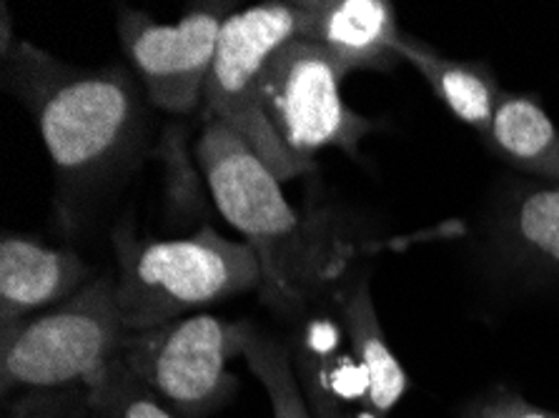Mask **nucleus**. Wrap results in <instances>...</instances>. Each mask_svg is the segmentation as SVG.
Here are the masks:
<instances>
[{
  "mask_svg": "<svg viewBox=\"0 0 559 418\" xmlns=\"http://www.w3.org/2000/svg\"><path fill=\"white\" fill-rule=\"evenodd\" d=\"M5 83L36 123L61 186V208L88 199L133 166L146 108L133 75L118 65H71L28 40L3 61Z\"/></svg>",
  "mask_w": 559,
  "mask_h": 418,
  "instance_id": "obj_1",
  "label": "nucleus"
},
{
  "mask_svg": "<svg viewBox=\"0 0 559 418\" xmlns=\"http://www.w3.org/2000/svg\"><path fill=\"white\" fill-rule=\"evenodd\" d=\"M197 160L216 208L259 255L261 301L282 313L307 309L329 271L326 249L286 199L274 170L222 123L203 128Z\"/></svg>",
  "mask_w": 559,
  "mask_h": 418,
  "instance_id": "obj_2",
  "label": "nucleus"
},
{
  "mask_svg": "<svg viewBox=\"0 0 559 418\" xmlns=\"http://www.w3.org/2000/svg\"><path fill=\"white\" fill-rule=\"evenodd\" d=\"M116 303L126 331H146L186 319L224 298L261 291L264 273L247 241L214 228L174 241L118 236Z\"/></svg>",
  "mask_w": 559,
  "mask_h": 418,
  "instance_id": "obj_3",
  "label": "nucleus"
},
{
  "mask_svg": "<svg viewBox=\"0 0 559 418\" xmlns=\"http://www.w3.org/2000/svg\"><path fill=\"white\" fill-rule=\"evenodd\" d=\"M116 280L96 278L61 306L0 334L3 396L88 389L121 358Z\"/></svg>",
  "mask_w": 559,
  "mask_h": 418,
  "instance_id": "obj_4",
  "label": "nucleus"
},
{
  "mask_svg": "<svg viewBox=\"0 0 559 418\" xmlns=\"http://www.w3.org/2000/svg\"><path fill=\"white\" fill-rule=\"evenodd\" d=\"M296 36H299L296 3H259L234 11L224 23L206 93H203L206 123L231 128L274 170L278 181H292L313 168V164L296 158L278 141L261 98V73L266 61Z\"/></svg>",
  "mask_w": 559,
  "mask_h": 418,
  "instance_id": "obj_5",
  "label": "nucleus"
},
{
  "mask_svg": "<svg viewBox=\"0 0 559 418\" xmlns=\"http://www.w3.org/2000/svg\"><path fill=\"white\" fill-rule=\"evenodd\" d=\"M247 321L197 313L146 331H126L121 361L179 418H209L234 396L228 363L243 356Z\"/></svg>",
  "mask_w": 559,
  "mask_h": 418,
  "instance_id": "obj_6",
  "label": "nucleus"
},
{
  "mask_svg": "<svg viewBox=\"0 0 559 418\" xmlns=\"http://www.w3.org/2000/svg\"><path fill=\"white\" fill-rule=\"evenodd\" d=\"M346 73L317 43L292 38L269 58L261 98L271 128L296 158L313 164L324 148L354 151L374 121L344 104Z\"/></svg>",
  "mask_w": 559,
  "mask_h": 418,
  "instance_id": "obj_7",
  "label": "nucleus"
},
{
  "mask_svg": "<svg viewBox=\"0 0 559 418\" xmlns=\"http://www.w3.org/2000/svg\"><path fill=\"white\" fill-rule=\"evenodd\" d=\"M228 8L199 5L179 23H158L139 11L118 15V38L156 108L186 116L203 106L218 38L234 13Z\"/></svg>",
  "mask_w": 559,
  "mask_h": 418,
  "instance_id": "obj_8",
  "label": "nucleus"
},
{
  "mask_svg": "<svg viewBox=\"0 0 559 418\" xmlns=\"http://www.w3.org/2000/svg\"><path fill=\"white\" fill-rule=\"evenodd\" d=\"M301 40L317 43L338 68L352 71H389L404 33L394 5L386 0H296Z\"/></svg>",
  "mask_w": 559,
  "mask_h": 418,
  "instance_id": "obj_9",
  "label": "nucleus"
},
{
  "mask_svg": "<svg viewBox=\"0 0 559 418\" xmlns=\"http://www.w3.org/2000/svg\"><path fill=\"white\" fill-rule=\"evenodd\" d=\"M88 263L79 253L53 249L21 234L0 241V334L19 329L86 286Z\"/></svg>",
  "mask_w": 559,
  "mask_h": 418,
  "instance_id": "obj_10",
  "label": "nucleus"
},
{
  "mask_svg": "<svg viewBox=\"0 0 559 418\" xmlns=\"http://www.w3.org/2000/svg\"><path fill=\"white\" fill-rule=\"evenodd\" d=\"M336 303L346 336H349L364 377H367V411L371 418H386L409 389V379L381 331L369 280H352L336 294Z\"/></svg>",
  "mask_w": 559,
  "mask_h": 418,
  "instance_id": "obj_11",
  "label": "nucleus"
},
{
  "mask_svg": "<svg viewBox=\"0 0 559 418\" xmlns=\"http://www.w3.org/2000/svg\"><path fill=\"white\" fill-rule=\"evenodd\" d=\"M396 56L425 75L435 98L479 135H487L502 88L485 63L454 61L427 43L402 36Z\"/></svg>",
  "mask_w": 559,
  "mask_h": 418,
  "instance_id": "obj_12",
  "label": "nucleus"
},
{
  "mask_svg": "<svg viewBox=\"0 0 559 418\" xmlns=\"http://www.w3.org/2000/svg\"><path fill=\"white\" fill-rule=\"evenodd\" d=\"M485 141L522 174L559 183V128L530 93L502 91Z\"/></svg>",
  "mask_w": 559,
  "mask_h": 418,
  "instance_id": "obj_13",
  "label": "nucleus"
},
{
  "mask_svg": "<svg viewBox=\"0 0 559 418\" xmlns=\"http://www.w3.org/2000/svg\"><path fill=\"white\" fill-rule=\"evenodd\" d=\"M504 249L537 268H559V183L516 191L499 220Z\"/></svg>",
  "mask_w": 559,
  "mask_h": 418,
  "instance_id": "obj_14",
  "label": "nucleus"
},
{
  "mask_svg": "<svg viewBox=\"0 0 559 418\" xmlns=\"http://www.w3.org/2000/svg\"><path fill=\"white\" fill-rule=\"evenodd\" d=\"M243 361L266 391L271 401V418H313L307 391L294 371L289 348L247 323V329H243Z\"/></svg>",
  "mask_w": 559,
  "mask_h": 418,
  "instance_id": "obj_15",
  "label": "nucleus"
},
{
  "mask_svg": "<svg viewBox=\"0 0 559 418\" xmlns=\"http://www.w3.org/2000/svg\"><path fill=\"white\" fill-rule=\"evenodd\" d=\"M88 401L96 418H179L121 358L88 386Z\"/></svg>",
  "mask_w": 559,
  "mask_h": 418,
  "instance_id": "obj_16",
  "label": "nucleus"
},
{
  "mask_svg": "<svg viewBox=\"0 0 559 418\" xmlns=\"http://www.w3.org/2000/svg\"><path fill=\"white\" fill-rule=\"evenodd\" d=\"M3 418H96L88 401V389L28 391L8 401Z\"/></svg>",
  "mask_w": 559,
  "mask_h": 418,
  "instance_id": "obj_17",
  "label": "nucleus"
},
{
  "mask_svg": "<svg viewBox=\"0 0 559 418\" xmlns=\"http://www.w3.org/2000/svg\"><path fill=\"white\" fill-rule=\"evenodd\" d=\"M460 418H559V411L530 404L527 398L510 389H495L485 396L469 401Z\"/></svg>",
  "mask_w": 559,
  "mask_h": 418,
  "instance_id": "obj_18",
  "label": "nucleus"
},
{
  "mask_svg": "<svg viewBox=\"0 0 559 418\" xmlns=\"http://www.w3.org/2000/svg\"><path fill=\"white\" fill-rule=\"evenodd\" d=\"M299 366H301L299 371L304 379V391H307L313 418H352L344 411L342 401H338L334 391L329 389V383L324 379V373H321V366L317 358L301 356Z\"/></svg>",
  "mask_w": 559,
  "mask_h": 418,
  "instance_id": "obj_19",
  "label": "nucleus"
},
{
  "mask_svg": "<svg viewBox=\"0 0 559 418\" xmlns=\"http://www.w3.org/2000/svg\"><path fill=\"white\" fill-rule=\"evenodd\" d=\"M11 33H13L11 13H8V5L3 3V5H0V56H3V61L13 53L15 43H19V40H15V43L11 40Z\"/></svg>",
  "mask_w": 559,
  "mask_h": 418,
  "instance_id": "obj_20",
  "label": "nucleus"
}]
</instances>
